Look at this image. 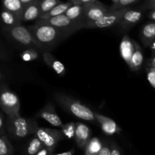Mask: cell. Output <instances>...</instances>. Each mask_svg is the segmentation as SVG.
Instances as JSON below:
<instances>
[{
	"label": "cell",
	"instance_id": "6da1fadb",
	"mask_svg": "<svg viewBox=\"0 0 155 155\" xmlns=\"http://www.w3.org/2000/svg\"><path fill=\"white\" fill-rule=\"evenodd\" d=\"M32 36L39 48H51L58 45L60 42L71 35L46 24H35L28 27Z\"/></svg>",
	"mask_w": 155,
	"mask_h": 155
},
{
	"label": "cell",
	"instance_id": "7a4b0ae2",
	"mask_svg": "<svg viewBox=\"0 0 155 155\" xmlns=\"http://www.w3.org/2000/svg\"><path fill=\"white\" fill-rule=\"evenodd\" d=\"M5 126L8 134L14 139H21L36 133L39 128L34 119H27L21 116L8 117Z\"/></svg>",
	"mask_w": 155,
	"mask_h": 155
},
{
	"label": "cell",
	"instance_id": "3957f363",
	"mask_svg": "<svg viewBox=\"0 0 155 155\" xmlns=\"http://www.w3.org/2000/svg\"><path fill=\"white\" fill-rule=\"evenodd\" d=\"M54 98L62 108L74 116L84 120L95 121V114L80 101L59 92L54 94Z\"/></svg>",
	"mask_w": 155,
	"mask_h": 155
},
{
	"label": "cell",
	"instance_id": "277c9868",
	"mask_svg": "<svg viewBox=\"0 0 155 155\" xmlns=\"http://www.w3.org/2000/svg\"><path fill=\"white\" fill-rule=\"evenodd\" d=\"M35 24H46V25L51 26L69 35L73 34L81 29L86 28L85 25L74 22L65 15H59V16L48 18V19H38L36 20Z\"/></svg>",
	"mask_w": 155,
	"mask_h": 155
},
{
	"label": "cell",
	"instance_id": "5b68a950",
	"mask_svg": "<svg viewBox=\"0 0 155 155\" xmlns=\"http://www.w3.org/2000/svg\"><path fill=\"white\" fill-rule=\"evenodd\" d=\"M0 106L2 110L8 117L20 116V100L15 93L5 88L2 87Z\"/></svg>",
	"mask_w": 155,
	"mask_h": 155
},
{
	"label": "cell",
	"instance_id": "8992f818",
	"mask_svg": "<svg viewBox=\"0 0 155 155\" xmlns=\"http://www.w3.org/2000/svg\"><path fill=\"white\" fill-rule=\"evenodd\" d=\"M35 136L42 142L44 147L48 148L51 153L60 141L65 139L63 133L60 130L39 127Z\"/></svg>",
	"mask_w": 155,
	"mask_h": 155
},
{
	"label": "cell",
	"instance_id": "52a82bcc",
	"mask_svg": "<svg viewBox=\"0 0 155 155\" xmlns=\"http://www.w3.org/2000/svg\"><path fill=\"white\" fill-rule=\"evenodd\" d=\"M5 32L8 36L15 42L27 47H37V44L35 42L31 32L28 27L22 25L17 26L12 28H5Z\"/></svg>",
	"mask_w": 155,
	"mask_h": 155
},
{
	"label": "cell",
	"instance_id": "ba28073f",
	"mask_svg": "<svg viewBox=\"0 0 155 155\" xmlns=\"http://www.w3.org/2000/svg\"><path fill=\"white\" fill-rule=\"evenodd\" d=\"M129 10V8L122 9L118 11H110L104 17L95 22L87 23L86 24V28H107L113 27L119 24L122 20L124 14Z\"/></svg>",
	"mask_w": 155,
	"mask_h": 155
},
{
	"label": "cell",
	"instance_id": "9c48e42d",
	"mask_svg": "<svg viewBox=\"0 0 155 155\" xmlns=\"http://www.w3.org/2000/svg\"><path fill=\"white\" fill-rule=\"evenodd\" d=\"M84 8V16L86 24L87 23L95 22L101 19L106 14L110 12L109 7L103 3L94 0L91 4L88 5L83 6Z\"/></svg>",
	"mask_w": 155,
	"mask_h": 155
},
{
	"label": "cell",
	"instance_id": "30bf717a",
	"mask_svg": "<svg viewBox=\"0 0 155 155\" xmlns=\"http://www.w3.org/2000/svg\"><path fill=\"white\" fill-rule=\"evenodd\" d=\"M36 116L38 117H41L46 120L47 122L49 123L54 127H64V124H62L61 120L58 117V114L56 113L55 109L54 106L51 102H48L45 105V107L37 114Z\"/></svg>",
	"mask_w": 155,
	"mask_h": 155
},
{
	"label": "cell",
	"instance_id": "8fae6325",
	"mask_svg": "<svg viewBox=\"0 0 155 155\" xmlns=\"http://www.w3.org/2000/svg\"><path fill=\"white\" fill-rule=\"evenodd\" d=\"M95 117L101 126V130L106 135L111 136V135L120 132V128L118 127L116 122L110 118L99 114H95Z\"/></svg>",
	"mask_w": 155,
	"mask_h": 155
},
{
	"label": "cell",
	"instance_id": "7c38bea8",
	"mask_svg": "<svg viewBox=\"0 0 155 155\" xmlns=\"http://www.w3.org/2000/svg\"><path fill=\"white\" fill-rule=\"evenodd\" d=\"M142 15H143L142 9L128 10L124 14L122 20L119 23V25L126 30L130 28L140 21Z\"/></svg>",
	"mask_w": 155,
	"mask_h": 155
},
{
	"label": "cell",
	"instance_id": "4fadbf2b",
	"mask_svg": "<svg viewBox=\"0 0 155 155\" xmlns=\"http://www.w3.org/2000/svg\"><path fill=\"white\" fill-rule=\"evenodd\" d=\"M135 51V46L133 40H132L128 35H125L123 37L122 41L120 45V53L124 59V61L127 63V64L130 65L131 58L133 57V54Z\"/></svg>",
	"mask_w": 155,
	"mask_h": 155
},
{
	"label": "cell",
	"instance_id": "5bb4252c",
	"mask_svg": "<svg viewBox=\"0 0 155 155\" xmlns=\"http://www.w3.org/2000/svg\"><path fill=\"white\" fill-rule=\"evenodd\" d=\"M91 131L89 127L85 124L78 123L77 124L75 133V140L80 148H86L90 140Z\"/></svg>",
	"mask_w": 155,
	"mask_h": 155
},
{
	"label": "cell",
	"instance_id": "9a60e30c",
	"mask_svg": "<svg viewBox=\"0 0 155 155\" xmlns=\"http://www.w3.org/2000/svg\"><path fill=\"white\" fill-rule=\"evenodd\" d=\"M40 0H34L33 3L24 7L22 15L23 21H30L39 19L41 16L40 14Z\"/></svg>",
	"mask_w": 155,
	"mask_h": 155
},
{
	"label": "cell",
	"instance_id": "2e32d148",
	"mask_svg": "<svg viewBox=\"0 0 155 155\" xmlns=\"http://www.w3.org/2000/svg\"><path fill=\"white\" fill-rule=\"evenodd\" d=\"M70 20L78 24H81L86 27V21L84 16V8L82 5H73L64 14Z\"/></svg>",
	"mask_w": 155,
	"mask_h": 155
},
{
	"label": "cell",
	"instance_id": "e0dca14e",
	"mask_svg": "<svg viewBox=\"0 0 155 155\" xmlns=\"http://www.w3.org/2000/svg\"><path fill=\"white\" fill-rule=\"evenodd\" d=\"M43 59L47 65L50 67L56 74L60 76H64L66 72L65 67L61 62L54 58L51 53L45 51L43 53Z\"/></svg>",
	"mask_w": 155,
	"mask_h": 155
},
{
	"label": "cell",
	"instance_id": "ac0fdd59",
	"mask_svg": "<svg viewBox=\"0 0 155 155\" xmlns=\"http://www.w3.org/2000/svg\"><path fill=\"white\" fill-rule=\"evenodd\" d=\"M141 39L145 46H150L155 40V22H149L145 24L141 31Z\"/></svg>",
	"mask_w": 155,
	"mask_h": 155
},
{
	"label": "cell",
	"instance_id": "d6986e66",
	"mask_svg": "<svg viewBox=\"0 0 155 155\" xmlns=\"http://www.w3.org/2000/svg\"><path fill=\"white\" fill-rule=\"evenodd\" d=\"M2 7L3 9L12 12L14 15H17L18 18L22 19L24 6L21 3V0H4L2 2Z\"/></svg>",
	"mask_w": 155,
	"mask_h": 155
},
{
	"label": "cell",
	"instance_id": "ffe728a7",
	"mask_svg": "<svg viewBox=\"0 0 155 155\" xmlns=\"http://www.w3.org/2000/svg\"><path fill=\"white\" fill-rule=\"evenodd\" d=\"M133 42H134L135 51L133 54V57H132L131 61H130L129 67L131 69V71H136L140 69L141 67H142V64L144 61V57L140 45L136 41L133 40Z\"/></svg>",
	"mask_w": 155,
	"mask_h": 155
},
{
	"label": "cell",
	"instance_id": "44dd1931",
	"mask_svg": "<svg viewBox=\"0 0 155 155\" xmlns=\"http://www.w3.org/2000/svg\"><path fill=\"white\" fill-rule=\"evenodd\" d=\"M2 21L6 28H12L20 26L22 22V19L5 9H2Z\"/></svg>",
	"mask_w": 155,
	"mask_h": 155
},
{
	"label": "cell",
	"instance_id": "7402d4cb",
	"mask_svg": "<svg viewBox=\"0 0 155 155\" xmlns=\"http://www.w3.org/2000/svg\"><path fill=\"white\" fill-rule=\"evenodd\" d=\"M72 5L73 3L71 1L68 2H61L58 5L56 6L55 8H54L52 10L50 11L49 12L41 15L39 19H48V18H54V17L59 16V15H64L65 12Z\"/></svg>",
	"mask_w": 155,
	"mask_h": 155
},
{
	"label": "cell",
	"instance_id": "603a6c76",
	"mask_svg": "<svg viewBox=\"0 0 155 155\" xmlns=\"http://www.w3.org/2000/svg\"><path fill=\"white\" fill-rule=\"evenodd\" d=\"M103 145L98 138H92L86 145L85 155H98Z\"/></svg>",
	"mask_w": 155,
	"mask_h": 155
},
{
	"label": "cell",
	"instance_id": "cb8c5ba5",
	"mask_svg": "<svg viewBox=\"0 0 155 155\" xmlns=\"http://www.w3.org/2000/svg\"><path fill=\"white\" fill-rule=\"evenodd\" d=\"M42 148H44V145L35 136V137H33L27 144L26 153L27 155H36Z\"/></svg>",
	"mask_w": 155,
	"mask_h": 155
},
{
	"label": "cell",
	"instance_id": "d4e9b609",
	"mask_svg": "<svg viewBox=\"0 0 155 155\" xmlns=\"http://www.w3.org/2000/svg\"><path fill=\"white\" fill-rule=\"evenodd\" d=\"M140 0H113L112 5L109 6L110 11H118L128 8L132 5L139 2Z\"/></svg>",
	"mask_w": 155,
	"mask_h": 155
},
{
	"label": "cell",
	"instance_id": "484cf974",
	"mask_svg": "<svg viewBox=\"0 0 155 155\" xmlns=\"http://www.w3.org/2000/svg\"><path fill=\"white\" fill-rule=\"evenodd\" d=\"M14 148L9 142L7 136L2 135L0 137V155H12Z\"/></svg>",
	"mask_w": 155,
	"mask_h": 155
},
{
	"label": "cell",
	"instance_id": "4316f807",
	"mask_svg": "<svg viewBox=\"0 0 155 155\" xmlns=\"http://www.w3.org/2000/svg\"><path fill=\"white\" fill-rule=\"evenodd\" d=\"M61 3V2L59 0H43V1L40 0L39 8H40L41 15L49 12L50 11L52 10L54 8H55Z\"/></svg>",
	"mask_w": 155,
	"mask_h": 155
},
{
	"label": "cell",
	"instance_id": "83f0119b",
	"mask_svg": "<svg viewBox=\"0 0 155 155\" xmlns=\"http://www.w3.org/2000/svg\"><path fill=\"white\" fill-rule=\"evenodd\" d=\"M76 127L77 124L74 123H68V124L64 125V127L61 128V132L63 133L65 139H71L74 136H75L76 133Z\"/></svg>",
	"mask_w": 155,
	"mask_h": 155
},
{
	"label": "cell",
	"instance_id": "f1b7e54d",
	"mask_svg": "<svg viewBox=\"0 0 155 155\" xmlns=\"http://www.w3.org/2000/svg\"><path fill=\"white\" fill-rule=\"evenodd\" d=\"M38 57V54L36 51L33 49H29L27 51H24L21 54V58L25 61H33Z\"/></svg>",
	"mask_w": 155,
	"mask_h": 155
},
{
	"label": "cell",
	"instance_id": "f546056e",
	"mask_svg": "<svg viewBox=\"0 0 155 155\" xmlns=\"http://www.w3.org/2000/svg\"><path fill=\"white\" fill-rule=\"evenodd\" d=\"M141 8L143 9H151V10H155V0H148L144 2L141 5Z\"/></svg>",
	"mask_w": 155,
	"mask_h": 155
},
{
	"label": "cell",
	"instance_id": "4dcf8cb0",
	"mask_svg": "<svg viewBox=\"0 0 155 155\" xmlns=\"http://www.w3.org/2000/svg\"><path fill=\"white\" fill-rule=\"evenodd\" d=\"M148 80L150 83V84L155 88V72L153 71L152 70L150 69L148 73Z\"/></svg>",
	"mask_w": 155,
	"mask_h": 155
},
{
	"label": "cell",
	"instance_id": "1f68e13d",
	"mask_svg": "<svg viewBox=\"0 0 155 155\" xmlns=\"http://www.w3.org/2000/svg\"><path fill=\"white\" fill-rule=\"evenodd\" d=\"M98 155H111V146L104 145Z\"/></svg>",
	"mask_w": 155,
	"mask_h": 155
},
{
	"label": "cell",
	"instance_id": "d6a6232c",
	"mask_svg": "<svg viewBox=\"0 0 155 155\" xmlns=\"http://www.w3.org/2000/svg\"><path fill=\"white\" fill-rule=\"evenodd\" d=\"M4 123H5L4 115H3V113H1L0 114V134H1V136L5 135Z\"/></svg>",
	"mask_w": 155,
	"mask_h": 155
},
{
	"label": "cell",
	"instance_id": "836d02e7",
	"mask_svg": "<svg viewBox=\"0 0 155 155\" xmlns=\"http://www.w3.org/2000/svg\"><path fill=\"white\" fill-rule=\"evenodd\" d=\"M111 155H121L119 148L114 144L111 145Z\"/></svg>",
	"mask_w": 155,
	"mask_h": 155
},
{
	"label": "cell",
	"instance_id": "e575fe53",
	"mask_svg": "<svg viewBox=\"0 0 155 155\" xmlns=\"http://www.w3.org/2000/svg\"><path fill=\"white\" fill-rule=\"evenodd\" d=\"M51 154V151H50L47 148L44 147V148H42L36 155H50Z\"/></svg>",
	"mask_w": 155,
	"mask_h": 155
},
{
	"label": "cell",
	"instance_id": "d590c367",
	"mask_svg": "<svg viewBox=\"0 0 155 155\" xmlns=\"http://www.w3.org/2000/svg\"><path fill=\"white\" fill-rule=\"evenodd\" d=\"M74 154V149H71L68 151H65V152L61 153V154H52V153H51L50 155H73Z\"/></svg>",
	"mask_w": 155,
	"mask_h": 155
},
{
	"label": "cell",
	"instance_id": "8d00e7d4",
	"mask_svg": "<svg viewBox=\"0 0 155 155\" xmlns=\"http://www.w3.org/2000/svg\"><path fill=\"white\" fill-rule=\"evenodd\" d=\"M21 3L23 4V5L24 6V7H26V6L29 5H30L31 3H33V2H34V0H21Z\"/></svg>",
	"mask_w": 155,
	"mask_h": 155
},
{
	"label": "cell",
	"instance_id": "74e56055",
	"mask_svg": "<svg viewBox=\"0 0 155 155\" xmlns=\"http://www.w3.org/2000/svg\"><path fill=\"white\" fill-rule=\"evenodd\" d=\"M148 18L155 21V10L150 11L149 13H148Z\"/></svg>",
	"mask_w": 155,
	"mask_h": 155
},
{
	"label": "cell",
	"instance_id": "f35d334b",
	"mask_svg": "<svg viewBox=\"0 0 155 155\" xmlns=\"http://www.w3.org/2000/svg\"><path fill=\"white\" fill-rule=\"evenodd\" d=\"M150 64H151V68H155V57L153 58L150 61Z\"/></svg>",
	"mask_w": 155,
	"mask_h": 155
},
{
	"label": "cell",
	"instance_id": "ab89813d",
	"mask_svg": "<svg viewBox=\"0 0 155 155\" xmlns=\"http://www.w3.org/2000/svg\"><path fill=\"white\" fill-rule=\"evenodd\" d=\"M150 47H151V49L155 52V40L153 41V42H151V44L150 45Z\"/></svg>",
	"mask_w": 155,
	"mask_h": 155
},
{
	"label": "cell",
	"instance_id": "60d3db41",
	"mask_svg": "<svg viewBox=\"0 0 155 155\" xmlns=\"http://www.w3.org/2000/svg\"><path fill=\"white\" fill-rule=\"evenodd\" d=\"M150 69L152 70L153 71H154V72H155V68H150Z\"/></svg>",
	"mask_w": 155,
	"mask_h": 155
}]
</instances>
